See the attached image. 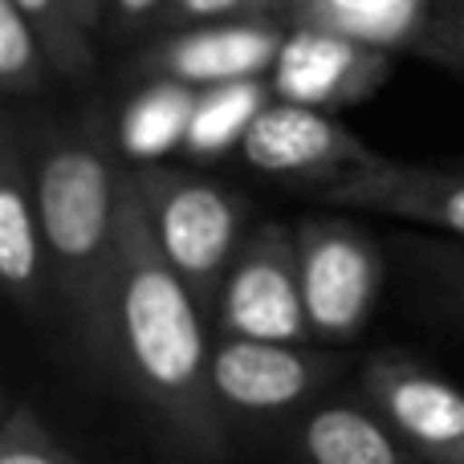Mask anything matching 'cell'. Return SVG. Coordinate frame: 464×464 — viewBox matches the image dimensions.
<instances>
[{
    "instance_id": "obj_9",
    "label": "cell",
    "mask_w": 464,
    "mask_h": 464,
    "mask_svg": "<svg viewBox=\"0 0 464 464\" xmlns=\"http://www.w3.org/2000/svg\"><path fill=\"white\" fill-rule=\"evenodd\" d=\"M395 53L362 45L354 37L310 24H289L285 45L269 70V86L277 102L310 106V111H343L359 106L392 78Z\"/></svg>"
},
{
    "instance_id": "obj_12",
    "label": "cell",
    "mask_w": 464,
    "mask_h": 464,
    "mask_svg": "<svg viewBox=\"0 0 464 464\" xmlns=\"http://www.w3.org/2000/svg\"><path fill=\"white\" fill-rule=\"evenodd\" d=\"M322 204L354 212H375L403 225L436 228L464 240V171L460 168H424V163L379 160L322 188Z\"/></svg>"
},
{
    "instance_id": "obj_2",
    "label": "cell",
    "mask_w": 464,
    "mask_h": 464,
    "mask_svg": "<svg viewBox=\"0 0 464 464\" xmlns=\"http://www.w3.org/2000/svg\"><path fill=\"white\" fill-rule=\"evenodd\" d=\"M122 171L114 130L98 106L33 143V184L57 310L70 322L73 346L111 379Z\"/></svg>"
},
{
    "instance_id": "obj_8",
    "label": "cell",
    "mask_w": 464,
    "mask_h": 464,
    "mask_svg": "<svg viewBox=\"0 0 464 464\" xmlns=\"http://www.w3.org/2000/svg\"><path fill=\"white\" fill-rule=\"evenodd\" d=\"M362 400L420 464H464V392L424 362L371 354L362 367Z\"/></svg>"
},
{
    "instance_id": "obj_10",
    "label": "cell",
    "mask_w": 464,
    "mask_h": 464,
    "mask_svg": "<svg viewBox=\"0 0 464 464\" xmlns=\"http://www.w3.org/2000/svg\"><path fill=\"white\" fill-rule=\"evenodd\" d=\"M289 24L277 16H248V21H212L192 29L160 33L135 57L139 78H176L196 90L225 86V82L269 78Z\"/></svg>"
},
{
    "instance_id": "obj_16",
    "label": "cell",
    "mask_w": 464,
    "mask_h": 464,
    "mask_svg": "<svg viewBox=\"0 0 464 464\" xmlns=\"http://www.w3.org/2000/svg\"><path fill=\"white\" fill-rule=\"evenodd\" d=\"M269 102H273L269 78H245V82H225V86L200 90L192 130H188V143H184V160L217 163L228 151H240L248 127H253L256 114Z\"/></svg>"
},
{
    "instance_id": "obj_22",
    "label": "cell",
    "mask_w": 464,
    "mask_h": 464,
    "mask_svg": "<svg viewBox=\"0 0 464 464\" xmlns=\"http://www.w3.org/2000/svg\"><path fill=\"white\" fill-rule=\"evenodd\" d=\"M424 57L432 65H444V70L464 73V0H449L432 29V41H428Z\"/></svg>"
},
{
    "instance_id": "obj_13",
    "label": "cell",
    "mask_w": 464,
    "mask_h": 464,
    "mask_svg": "<svg viewBox=\"0 0 464 464\" xmlns=\"http://www.w3.org/2000/svg\"><path fill=\"white\" fill-rule=\"evenodd\" d=\"M449 0H281V24H310L354 37L387 53L424 57Z\"/></svg>"
},
{
    "instance_id": "obj_4",
    "label": "cell",
    "mask_w": 464,
    "mask_h": 464,
    "mask_svg": "<svg viewBox=\"0 0 464 464\" xmlns=\"http://www.w3.org/2000/svg\"><path fill=\"white\" fill-rule=\"evenodd\" d=\"M208 326L217 330V338L310 343L314 334L302 294L297 228L269 220V225L248 232L225 285H220Z\"/></svg>"
},
{
    "instance_id": "obj_24",
    "label": "cell",
    "mask_w": 464,
    "mask_h": 464,
    "mask_svg": "<svg viewBox=\"0 0 464 464\" xmlns=\"http://www.w3.org/2000/svg\"><path fill=\"white\" fill-rule=\"evenodd\" d=\"M70 5H73V13H78V21L86 24L94 37L106 29V0H70Z\"/></svg>"
},
{
    "instance_id": "obj_11",
    "label": "cell",
    "mask_w": 464,
    "mask_h": 464,
    "mask_svg": "<svg viewBox=\"0 0 464 464\" xmlns=\"http://www.w3.org/2000/svg\"><path fill=\"white\" fill-rule=\"evenodd\" d=\"M0 281L24 318H45L57 305L33 184V143H24L13 111L0 119Z\"/></svg>"
},
{
    "instance_id": "obj_7",
    "label": "cell",
    "mask_w": 464,
    "mask_h": 464,
    "mask_svg": "<svg viewBox=\"0 0 464 464\" xmlns=\"http://www.w3.org/2000/svg\"><path fill=\"white\" fill-rule=\"evenodd\" d=\"M240 155L253 171L281 179V184H302L314 196L351 171L383 160L334 114L277 102V98L256 114V122L240 143Z\"/></svg>"
},
{
    "instance_id": "obj_6",
    "label": "cell",
    "mask_w": 464,
    "mask_h": 464,
    "mask_svg": "<svg viewBox=\"0 0 464 464\" xmlns=\"http://www.w3.org/2000/svg\"><path fill=\"white\" fill-rule=\"evenodd\" d=\"M343 367L338 354L305 343H256L217 338L212 343V395L225 424H256L305 408L322 383Z\"/></svg>"
},
{
    "instance_id": "obj_17",
    "label": "cell",
    "mask_w": 464,
    "mask_h": 464,
    "mask_svg": "<svg viewBox=\"0 0 464 464\" xmlns=\"http://www.w3.org/2000/svg\"><path fill=\"white\" fill-rule=\"evenodd\" d=\"M13 5L29 16L37 37L45 41L57 78L90 82L94 62H98V45H94V33L78 21L70 0H13Z\"/></svg>"
},
{
    "instance_id": "obj_3",
    "label": "cell",
    "mask_w": 464,
    "mask_h": 464,
    "mask_svg": "<svg viewBox=\"0 0 464 464\" xmlns=\"http://www.w3.org/2000/svg\"><path fill=\"white\" fill-rule=\"evenodd\" d=\"M135 179V192L143 200L147 225L168 256V265L179 273L188 294L212 322V305L220 297L232 261L245 245V217L248 204L240 192L217 184L208 176H196L184 168H127Z\"/></svg>"
},
{
    "instance_id": "obj_5",
    "label": "cell",
    "mask_w": 464,
    "mask_h": 464,
    "mask_svg": "<svg viewBox=\"0 0 464 464\" xmlns=\"http://www.w3.org/2000/svg\"><path fill=\"white\" fill-rule=\"evenodd\" d=\"M310 334L326 346L354 343L383 285V253L354 220L305 217L297 225Z\"/></svg>"
},
{
    "instance_id": "obj_21",
    "label": "cell",
    "mask_w": 464,
    "mask_h": 464,
    "mask_svg": "<svg viewBox=\"0 0 464 464\" xmlns=\"http://www.w3.org/2000/svg\"><path fill=\"white\" fill-rule=\"evenodd\" d=\"M168 5L171 0H106V29L102 33L122 41V45L135 37H147V33L160 37Z\"/></svg>"
},
{
    "instance_id": "obj_15",
    "label": "cell",
    "mask_w": 464,
    "mask_h": 464,
    "mask_svg": "<svg viewBox=\"0 0 464 464\" xmlns=\"http://www.w3.org/2000/svg\"><path fill=\"white\" fill-rule=\"evenodd\" d=\"M297 452L305 464H416L371 403L310 408L297 424Z\"/></svg>"
},
{
    "instance_id": "obj_1",
    "label": "cell",
    "mask_w": 464,
    "mask_h": 464,
    "mask_svg": "<svg viewBox=\"0 0 464 464\" xmlns=\"http://www.w3.org/2000/svg\"><path fill=\"white\" fill-rule=\"evenodd\" d=\"M208 318L160 253L130 171L119 196L114 273V379L192 464L228 457V424L212 395Z\"/></svg>"
},
{
    "instance_id": "obj_23",
    "label": "cell",
    "mask_w": 464,
    "mask_h": 464,
    "mask_svg": "<svg viewBox=\"0 0 464 464\" xmlns=\"http://www.w3.org/2000/svg\"><path fill=\"white\" fill-rule=\"evenodd\" d=\"M420 261H428V269L440 277V285L452 294V302L464 305V240L452 237V245H424Z\"/></svg>"
},
{
    "instance_id": "obj_18",
    "label": "cell",
    "mask_w": 464,
    "mask_h": 464,
    "mask_svg": "<svg viewBox=\"0 0 464 464\" xmlns=\"http://www.w3.org/2000/svg\"><path fill=\"white\" fill-rule=\"evenodd\" d=\"M53 73L57 70L49 62V49L29 24V16L13 0H0V90L5 98L45 94Z\"/></svg>"
},
{
    "instance_id": "obj_14",
    "label": "cell",
    "mask_w": 464,
    "mask_h": 464,
    "mask_svg": "<svg viewBox=\"0 0 464 464\" xmlns=\"http://www.w3.org/2000/svg\"><path fill=\"white\" fill-rule=\"evenodd\" d=\"M200 90L176 78H139L114 122V147L122 168H155L184 151Z\"/></svg>"
},
{
    "instance_id": "obj_20",
    "label": "cell",
    "mask_w": 464,
    "mask_h": 464,
    "mask_svg": "<svg viewBox=\"0 0 464 464\" xmlns=\"http://www.w3.org/2000/svg\"><path fill=\"white\" fill-rule=\"evenodd\" d=\"M281 0H171L163 29H192V24H212V21H248V16H277Z\"/></svg>"
},
{
    "instance_id": "obj_19",
    "label": "cell",
    "mask_w": 464,
    "mask_h": 464,
    "mask_svg": "<svg viewBox=\"0 0 464 464\" xmlns=\"http://www.w3.org/2000/svg\"><path fill=\"white\" fill-rule=\"evenodd\" d=\"M0 464H82L70 449L53 440L41 411L24 400H13L0 424Z\"/></svg>"
}]
</instances>
